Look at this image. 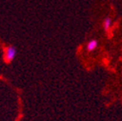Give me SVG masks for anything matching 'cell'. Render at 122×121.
<instances>
[{
	"instance_id": "3",
	"label": "cell",
	"mask_w": 122,
	"mask_h": 121,
	"mask_svg": "<svg viewBox=\"0 0 122 121\" xmlns=\"http://www.w3.org/2000/svg\"><path fill=\"white\" fill-rule=\"evenodd\" d=\"M112 20L111 18H106L104 20H103V28L105 31H109V30L112 28Z\"/></svg>"
},
{
	"instance_id": "2",
	"label": "cell",
	"mask_w": 122,
	"mask_h": 121,
	"mask_svg": "<svg viewBox=\"0 0 122 121\" xmlns=\"http://www.w3.org/2000/svg\"><path fill=\"white\" fill-rule=\"evenodd\" d=\"M97 48H98V41L95 40V39L89 41V42L86 44V50H87L89 52L94 51Z\"/></svg>"
},
{
	"instance_id": "1",
	"label": "cell",
	"mask_w": 122,
	"mask_h": 121,
	"mask_svg": "<svg viewBox=\"0 0 122 121\" xmlns=\"http://www.w3.org/2000/svg\"><path fill=\"white\" fill-rule=\"evenodd\" d=\"M17 48L15 47V46H12V45H10V46H7L4 48V61L5 63L9 64L11 63L13 60L16 58L17 56Z\"/></svg>"
}]
</instances>
